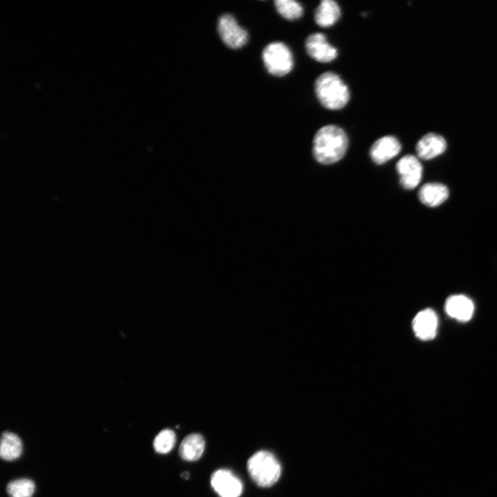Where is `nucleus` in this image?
Segmentation results:
<instances>
[{"label": "nucleus", "instance_id": "12", "mask_svg": "<svg viewBox=\"0 0 497 497\" xmlns=\"http://www.w3.org/2000/svg\"><path fill=\"white\" fill-rule=\"evenodd\" d=\"M445 310L450 317L459 321L466 322L473 316L474 306L468 297L463 295H454L447 299Z\"/></svg>", "mask_w": 497, "mask_h": 497}, {"label": "nucleus", "instance_id": "15", "mask_svg": "<svg viewBox=\"0 0 497 497\" xmlns=\"http://www.w3.org/2000/svg\"><path fill=\"white\" fill-rule=\"evenodd\" d=\"M206 447L203 437L199 434L187 436L181 444V457L188 461H198L202 456Z\"/></svg>", "mask_w": 497, "mask_h": 497}, {"label": "nucleus", "instance_id": "10", "mask_svg": "<svg viewBox=\"0 0 497 497\" xmlns=\"http://www.w3.org/2000/svg\"><path fill=\"white\" fill-rule=\"evenodd\" d=\"M412 327L415 335L422 341H430L437 335L438 318L430 309L420 311L414 318Z\"/></svg>", "mask_w": 497, "mask_h": 497}, {"label": "nucleus", "instance_id": "3", "mask_svg": "<svg viewBox=\"0 0 497 497\" xmlns=\"http://www.w3.org/2000/svg\"><path fill=\"white\" fill-rule=\"evenodd\" d=\"M248 472L260 487L274 485L281 475V465L271 452L262 450L255 453L247 462Z\"/></svg>", "mask_w": 497, "mask_h": 497}, {"label": "nucleus", "instance_id": "17", "mask_svg": "<svg viewBox=\"0 0 497 497\" xmlns=\"http://www.w3.org/2000/svg\"><path fill=\"white\" fill-rule=\"evenodd\" d=\"M274 3L279 14L288 21L298 20L303 14L302 7L294 0H276Z\"/></svg>", "mask_w": 497, "mask_h": 497}, {"label": "nucleus", "instance_id": "16", "mask_svg": "<svg viewBox=\"0 0 497 497\" xmlns=\"http://www.w3.org/2000/svg\"><path fill=\"white\" fill-rule=\"evenodd\" d=\"M22 453L23 443L19 437L12 432H4L0 445V456L2 459L12 461L18 459Z\"/></svg>", "mask_w": 497, "mask_h": 497}, {"label": "nucleus", "instance_id": "14", "mask_svg": "<svg viewBox=\"0 0 497 497\" xmlns=\"http://www.w3.org/2000/svg\"><path fill=\"white\" fill-rule=\"evenodd\" d=\"M449 197L448 188L440 184H428L419 192L421 202L430 208H436L443 204Z\"/></svg>", "mask_w": 497, "mask_h": 497}, {"label": "nucleus", "instance_id": "2", "mask_svg": "<svg viewBox=\"0 0 497 497\" xmlns=\"http://www.w3.org/2000/svg\"><path fill=\"white\" fill-rule=\"evenodd\" d=\"M315 92L320 104L329 110H340L350 101L349 87L340 76L328 71L321 74L315 82Z\"/></svg>", "mask_w": 497, "mask_h": 497}, {"label": "nucleus", "instance_id": "8", "mask_svg": "<svg viewBox=\"0 0 497 497\" xmlns=\"http://www.w3.org/2000/svg\"><path fill=\"white\" fill-rule=\"evenodd\" d=\"M305 49L311 58L319 63H330L338 56V49L331 45L321 33L313 34L307 38Z\"/></svg>", "mask_w": 497, "mask_h": 497}, {"label": "nucleus", "instance_id": "11", "mask_svg": "<svg viewBox=\"0 0 497 497\" xmlns=\"http://www.w3.org/2000/svg\"><path fill=\"white\" fill-rule=\"evenodd\" d=\"M447 148L445 138L437 133H429L423 135L417 142L416 151L419 157L428 160L443 154Z\"/></svg>", "mask_w": 497, "mask_h": 497}, {"label": "nucleus", "instance_id": "20", "mask_svg": "<svg viewBox=\"0 0 497 497\" xmlns=\"http://www.w3.org/2000/svg\"><path fill=\"white\" fill-rule=\"evenodd\" d=\"M182 476L188 479L190 477V474L188 472H185L182 474Z\"/></svg>", "mask_w": 497, "mask_h": 497}, {"label": "nucleus", "instance_id": "18", "mask_svg": "<svg viewBox=\"0 0 497 497\" xmlns=\"http://www.w3.org/2000/svg\"><path fill=\"white\" fill-rule=\"evenodd\" d=\"M35 489L34 482L28 478L14 480L8 485V492L11 497H32Z\"/></svg>", "mask_w": 497, "mask_h": 497}, {"label": "nucleus", "instance_id": "19", "mask_svg": "<svg viewBox=\"0 0 497 497\" xmlns=\"http://www.w3.org/2000/svg\"><path fill=\"white\" fill-rule=\"evenodd\" d=\"M177 437L174 431L166 429L161 431L155 438L153 448L159 454H168L175 447Z\"/></svg>", "mask_w": 497, "mask_h": 497}, {"label": "nucleus", "instance_id": "9", "mask_svg": "<svg viewBox=\"0 0 497 497\" xmlns=\"http://www.w3.org/2000/svg\"><path fill=\"white\" fill-rule=\"evenodd\" d=\"M401 151V144L393 135L378 139L371 146V156L377 164H383L396 157Z\"/></svg>", "mask_w": 497, "mask_h": 497}, {"label": "nucleus", "instance_id": "4", "mask_svg": "<svg viewBox=\"0 0 497 497\" xmlns=\"http://www.w3.org/2000/svg\"><path fill=\"white\" fill-rule=\"evenodd\" d=\"M262 58L266 69L274 76H286L294 67L292 53L283 43L276 42L268 45L263 50Z\"/></svg>", "mask_w": 497, "mask_h": 497}, {"label": "nucleus", "instance_id": "6", "mask_svg": "<svg viewBox=\"0 0 497 497\" xmlns=\"http://www.w3.org/2000/svg\"><path fill=\"white\" fill-rule=\"evenodd\" d=\"M397 170L400 177V184L406 190H413L420 184L423 167L421 162L413 155H406L397 164Z\"/></svg>", "mask_w": 497, "mask_h": 497}, {"label": "nucleus", "instance_id": "13", "mask_svg": "<svg viewBox=\"0 0 497 497\" xmlns=\"http://www.w3.org/2000/svg\"><path fill=\"white\" fill-rule=\"evenodd\" d=\"M342 16L340 5L334 0H322L315 12V21L321 27H329L338 22Z\"/></svg>", "mask_w": 497, "mask_h": 497}, {"label": "nucleus", "instance_id": "7", "mask_svg": "<svg viewBox=\"0 0 497 497\" xmlns=\"http://www.w3.org/2000/svg\"><path fill=\"white\" fill-rule=\"evenodd\" d=\"M211 485L221 497H239L243 490L241 481L228 470L216 471L211 477Z\"/></svg>", "mask_w": 497, "mask_h": 497}, {"label": "nucleus", "instance_id": "1", "mask_svg": "<svg viewBox=\"0 0 497 497\" xmlns=\"http://www.w3.org/2000/svg\"><path fill=\"white\" fill-rule=\"evenodd\" d=\"M349 145L346 133L341 127L329 124L320 128L313 140V155L322 164H331L342 159Z\"/></svg>", "mask_w": 497, "mask_h": 497}, {"label": "nucleus", "instance_id": "5", "mask_svg": "<svg viewBox=\"0 0 497 497\" xmlns=\"http://www.w3.org/2000/svg\"><path fill=\"white\" fill-rule=\"evenodd\" d=\"M218 32L225 45L233 49H241L248 42V33L230 14H225L219 19Z\"/></svg>", "mask_w": 497, "mask_h": 497}]
</instances>
